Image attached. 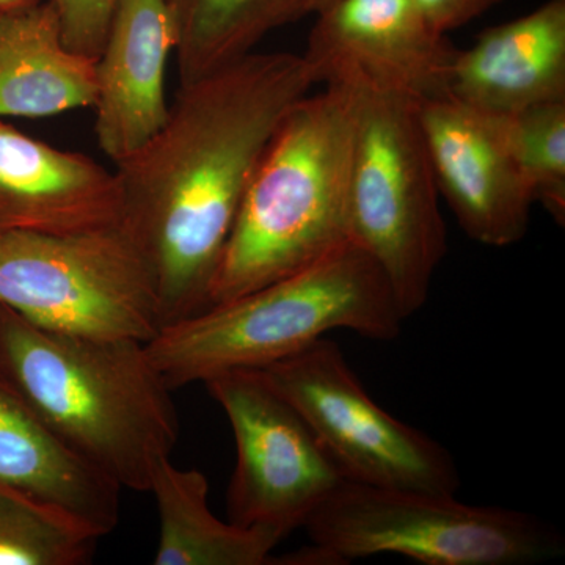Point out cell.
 <instances>
[{"label": "cell", "instance_id": "cell-1", "mask_svg": "<svg viewBox=\"0 0 565 565\" xmlns=\"http://www.w3.org/2000/svg\"><path fill=\"white\" fill-rule=\"evenodd\" d=\"M315 85L302 54L252 52L180 85L162 128L115 163L120 225L150 267L162 327L210 308L253 173L282 118Z\"/></svg>", "mask_w": 565, "mask_h": 565}, {"label": "cell", "instance_id": "cell-2", "mask_svg": "<svg viewBox=\"0 0 565 565\" xmlns=\"http://www.w3.org/2000/svg\"><path fill=\"white\" fill-rule=\"evenodd\" d=\"M0 375L74 455L121 490L150 492L180 418L147 343L55 332L0 305Z\"/></svg>", "mask_w": 565, "mask_h": 565}, {"label": "cell", "instance_id": "cell-3", "mask_svg": "<svg viewBox=\"0 0 565 565\" xmlns=\"http://www.w3.org/2000/svg\"><path fill=\"white\" fill-rule=\"evenodd\" d=\"M379 264L348 243L307 269L162 327L147 343L172 390L230 370H263L333 330L394 340L403 329Z\"/></svg>", "mask_w": 565, "mask_h": 565}, {"label": "cell", "instance_id": "cell-4", "mask_svg": "<svg viewBox=\"0 0 565 565\" xmlns=\"http://www.w3.org/2000/svg\"><path fill=\"white\" fill-rule=\"evenodd\" d=\"M351 114L323 85L288 111L245 192L210 289V307L307 269L349 243Z\"/></svg>", "mask_w": 565, "mask_h": 565}, {"label": "cell", "instance_id": "cell-5", "mask_svg": "<svg viewBox=\"0 0 565 565\" xmlns=\"http://www.w3.org/2000/svg\"><path fill=\"white\" fill-rule=\"evenodd\" d=\"M323 85L341 88L351 114L349 243L379 264L405 321L448 252L419 104L355 77Z\"/></svg>", "mask_w": 565, "mask_h": 565}, {"label": "cell", "instance_id": "cell-6", "mask_svg": "<svg viewBox=\"0 0 565 565\" xmlns=\"http://www.w3.org/2000/svg\"><path fill=\"white\" fill-rule=\"evenodd\" d=\"M333 565L397 555L427 565H533L565 555L545 520L456 494L343 481L303 525Z\"/></svg>", "mask_w": 565, "mask_h": 565}, {"label": "cell", "instance_id": "cell-7", "mask_svg": "<svg viewBox=\"0 0 565 565\" xmlns=\"http://www.w3.org/2000/svg\"><path fill=\"white\" fill-rule=\"evenodd\" d=\"M0 305L33 326L148 343L161 330L150 267L118 225L0 232Z\"/></svg>", "mask_w": 565, "mask_h": 565}, {"label": "cell", "instance_id": "cell-8", "mask_svg": "<svg viewBox=\"0 0 565 565\" xmlns=\"http://www.w3.org/2000/svg\"><path fill=\"white\" fill-rule=\"evenodd\" d=\"M263 371L303 416L344 481L445 494L460 489L448 449L375 403L329 338Z\"/></svg>", "mask_w": 565, "mask_h": 565}, {"label": "cell", "instance_id": "cell-9", "mask_svg": "<svg viewBox=\"0 0 565 565\" xmlns=\"http://www.w3.org/2000/svg\"><path fill=\"white\" fill-rule=\"evenodd\" d=\"M236 441L226 492L233 525L285 541L344 481L300 412L263 370H230L203 382Z\"/></svg>", "mask_w": 565, "mask_h": 565}, {"label": "cell", "instance_id": "cell-10", "mask_svg": "<svg viewBox=\"0 0 565 565\" xmlns=\"http://www.w3.org/2000/svg\"><path fill=\"white\" fill-rule=\"evenodd\" d=\"M316 17L302 54L316 84L355 77L418 104L449 98L459 50L415 0H334Z\"/></svg>", "mask_w": 565, "mask_h": 565}, {"label": "cell", "instance_id": "cell-11", "mask_svg": "<svg viewBox=\"0 0 565 565\" xmlns=\"http://www.w3.org/2000/svg\"><path fill=\"white\" fill-rule=\"evenodd\" d=\"M419 117L438 192L465 234L489 247L520 243L534 196L509 147L504 118L451 98L419 104Z\"/></svg>", "mask_w": 565, "mask_h": 565}, {"label": "cell", "instance_id": "cell-12", "mask_svg": "<svg viewBox=\"0 0 565 565\" xmlns=\"http://www.w3.org/2000/svg\"><path fill=\"white\" fill-rule=\"evenodd\" d=\"M174 33L166 0H120L96 57L95 134L118 163L143 147L169 115L166 74Z\"/></svg>", "mask_w": 565, "mask_h": 565}, {"label": "cell", "instance_id": "cell-13", "mask_svg": "<svg viewBox=\"0 0 565 565\" xmlns=\"http://www.w3.org/2000/svg\"><path fill=\"white\" fill-rule=\"evenodd\" d=\"M120 217L115 172L0 120V232H85Z\"/></svg>", "mask_w": 565, "mask_h": 565}, {"label": "cell", "instance_id": "cell-14", "mask_svg": "<svg viewBox=\"0 0 565 565\" xmlns=\"http://www.w3.org/2000/svg\"><path fill=\"white\" fill-rule=\"evenodd\" d=\"M449 98L489 115L565 102V0H546L457 51Z\"/></svg>", "mask_w": 565, "mask_h": 565}, {"label": "cell", "instance_id": "cell-15", "mask_svg": "<svg viewBox=\"0 0 565 565\" xmlns=\"http://www.w3.org/2000/svg\"><path fill=\"white\" fill-rule=\"evenodd\" d=\"M0 484L70 516L98 537L120 522V487L58 440L2 375Z\"/></svg>", "mask_w": 565, "mask_h": 565}, {"label": "cell", "instance_id": "cell-16", "mask_svg": "<svg viewBox=\"0 0 565 565\" xmlns=\"http://www.w3.org/2000/svg\"><path fill=\"white\" fill-rule=\"evenodd\" d=\"M96 58L71 51L51 0L0 14V118L93 107Z\"/></svg>", "mask_w": 565, "mask_h": 565}, {"label": "cell", "instance_id": "cell-17", "mask_svg": "<svg viewBox=\"0 0 565 565\" xmlns=\"http://www.w3.org/2000/svg\"><path fill=\"white\" fill-rule=\"evenodd\" d=\"M150 492L158 504L159 544L156 565H266L280 544L275 535L222 522L210 505V481L195 468L182 470L161 460Z\"/></svg>", "mask_w": 565, "mask_h": 565}, {"label": "cell", "instance_id": "cell-18", "mask_svg": "<svg viewBox=\"0 0 565 565\" xmlns=\"http://www.w3.org/2000/svg\"><path fill=\"white\" fill-rule=\"evenodd\" d=\"M180 85L247 57L270 32L311 14L308 0H166Z\"/></svg>", "mask_w": 565, "mask_h": 565}, {"label": "cell", "instance_id": "cell-19", "mask_svg": "<svg viewBox=\"0 0 565 565\" xmlns=\"http://www.w3.org/2000/svg\"><path fill=\"white\" fill-rule=\"evenodd\" d=\"M102 537L0 484V565L90 564Z\"/></svg>", "mask_w": 565, "mask_h": 565}, {"label": "cell", "instance_id": "cell-20", "mask_svg": "<svg viewBox=\"0 0 565 565\" xmlns=\"http://www.w3.org/2000/svg\"><path fill=\"white\" fill-rule=\"evenodd\" d=\"M504 118L520 172L557 225L565 222V102L539 104Z\"/></svg>", "mask_w": 565, "mask_h": 565}, {"label": "cell", "instance_id": "cell-21", "mask_svg": "<svg viewBox=\"0 0 565 565\" xmlns=\"http://www.w3.org/2000/svg\"><path fill=\"white\" fill-rule=\"evenodd\" d=\"M71 51L96 58L120 0H51Z\"/></svg>", "mask_w": 565, "mask_h": 565}, {"label": "cell", "instance_id": "cell-22", "mask_svg": "<svg viewBox=\"0 0 565 565\" xmlns=\"http://www.w3.org/2000/svg\"><path fill=\"white\" fill-rule=\"evenodd\" d=\"M424 17L438 32L448 35L481 17L501 0H415Z\"/></svg>", "mask_w": 565, "mask_h": 565}, {"label": "cell", "instance_id": "cell-23", "mask_svg": "<svg viewBox=\"0 0 565 565\" xmlns=\"http://www.w3.org/2000/svg\"><path fill=\"white\" fill-rule=\"evenodd\" d=\"M40 2L43 0H0V14L28 9V7L36 6Z\"/></svg>", "mask_w": 565, "mask_h": 565}, {"label": "cell", "instance_id": "cell-24", "mask_svg": "<svg viewBox=\"0 0 565 565\" xmlns=\"http://www.w3.org/2000/svg\"><path fill=\"white\" fill-rule=\"evenodd\" d=\"M332 2H334V0H308V3H310L311 14L319 13V11L326 9V7H329Z\"/></svg>", "mask_w": 565, "mask_h": 565}]
</instances>
